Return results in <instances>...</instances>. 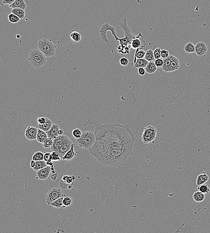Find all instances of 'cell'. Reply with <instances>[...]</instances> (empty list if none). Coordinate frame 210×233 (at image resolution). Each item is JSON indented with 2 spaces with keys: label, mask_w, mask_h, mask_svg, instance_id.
Returning a JSON list of instances; mask_svg holds the SVG:
<instances>
[{
  "label": "cell",
  "mask_w": 210,
  "mask_h": 233,
  "mask_svg": "<svg viewBox=\"0 0 210 233\" xmlns=\"http://www.w3.org/2000/svg\"><path fill=\"white\" fill-rule=\"evenodd\" d=\"M96 141L89 149L90 153L107 150H124L132 153L136 138L128 125L96 124Z\"/></svg>",
  "instance_id": "1"
},
{
  "label": "cell",
  "mask_w": 210,
  "mask_h": 233,
  "mask_svg": "<svg viewBox=\"0 0 210 233\" xmlns=\"http://www.w3.org/2000/svg\"><path fill=\"white\" fill-rule=\"evenodd\" d=\"M73 143L67 136L59 135L54 140V143L50 149L52 151L57 152L62 159L63 156L71 149Z\"/></svg>",
  "instance_id": "2"
},
{
  "label": "cell",
  "mask_w": 210,
  "mask_h": 233,
  "mask_svg": "<svg viewBox=\"0 0 210 233\" xmlns=\"http://www.w3.org/2000/svg\"><path fill=\"white\" fill-rule=\"evenodd\" d=\"M46 57L39 49H33L29 52L28 60L33 67L39 69L46 63Z\"/></svg>",
  "instance_id": "3"
},
{
  "label": "cell",
  "mask_w": 210,
  "mask_h": 233,
  "mask_svg": "<svg viewBox=\"0 0 210 233\" xmlns=\"http://www.w3.org/2000/svg\"><path fill=\"white\" fill-rule=\"evenodd\" d=\"M95 132L91 131H84L82 132L81 137L77 139L76 143L81 149H89L93 146L96 141Z\"/></svg>",
  "instance_id": "4"
},
{
  "label": "cell",
  "mask_w": 210,
  "mask_h": 233,
  "mask_svg": "<svg viewBox=\"0 0 210 233\" xmlns=\"http://www.w3.org/2000/svg\"><path fill=\"white\" fill-rule=\"evenodd\" d=\"M38 48L47 57H51L55 56L57 46L51 40L44 39L40 40L38 43Z\"/></svg>",
  "instance_id": "5"
},
{
  "label": "cell",
  "mask_w": 210,
  "mask_h": 233,
  "mask_svg": "<svg viewBox=\"0 0 210 233\" xmlns=\"http://www.w3.org/2000/svg\"><path fill=\"white\" fill-rule=\"evenodd\" d=\"M157 130L153 126L149 125L144 128L142 135V140L145 144L153 143L157 137Z\"/></svg>",
  "instance_id": "6"
},
{
  "label": "cell",
  "mask_w": 210,
  "mask_h": 233,
  "mask_svg": "<svg viewBox=\"0 0 210 233\" xmlns=\"http://www.w3.org/2000/svg\"><path fill=\"white\" fill-rule=\"evenodd\" d=\"M108 31H110L112 32V34L114 37L115 40L116 41H118L119 38L117 36L115 27L111 25L108 22H106L105 23L102 25L101 27L99 30L100 37L102 41L105 43H106L107 45H110V41L107 38V32Z\"/></svg>",
  "instance_id": "7"
},
{
  "label": "cell",
  "mask_w": 210,
  "mask_h": 233,
  "mask_svg": "<svg viewBox=\"0 0 210 233\" xmlns=\"http://www.w3.org/2000/svg\"><path fill=\"white\" fill-rule=\"evenodd\" d=\"M117 25L120 26L123 29L125 37H127L131 41L137 37L144 38V36L140 32L137 34H134L132 33L131 29L129 27L127 23V20L126 19H124V20L120 23H117Z\"/></svg>",
  "instance_id": "8"
},
{
  "label": "cell",
  "mask_w": 210,
  "mask_h": 233,
  "mask_svg": "<svg viewBox=\"0 0 210 233\" xmlns=\"http://www.w3.org/2000/svg\"><path fill=\"white\" fill-rule=\"evenodd\" d=\"M65 195L62 193L61 189L59 188H54L48 191L46 195V200L50 205L52 202L61 197H65Z\"/></svg>",
  "instance_id": "9"
},
{
  "label": "cell",
  "mask_w": 210,
  "mask_h": 233,
  "mask_svg": "<svg viewBox=\"0 0 210 233\" xmlns=\"http://www.w3.org/2000/svg\"><path fill=\"white\" fill-rule=\"evenodd\" d=\"M207 45L204 42L200 41L195 45V53L199 57H203L207 52Z\"/></svg>",
  "instance_id": "10"
},
{
  "label": "cell",
  "mask_w": 210,
  "mask_h": 233,
  "mask_svg": "<svg viewBox=\"0 0 210 233\" xmlns=\"http://www.w3.org/2000/svg\"><path fill=\"white\" fill-rule=\"evenodd\" d=\"M38 128L34 126H28L27 128L25 133V135L29 140H34L37 139Z\"/></svg>",
  "instance_id": "11"
},
{
  "label": "cell",
  "mask_w": 210,
  "mask_h": 233,
  "mask_svg": "<svg viewBox=\"0 0 210 233\" xmlns=\"http://www.w3.org/2000/svg\"><path fill=\"white\" fill-rule=\"evenodd\" d=\"M50 172H51V166L47 165L45 168L36 172L37 178L41 180L47 179L50 176Z\"/></svg>",
  "instance_id": "12"
},
{
  "label": "cell",
  "mask_w": 210,
  "mask_h": 233,
  "mask_svg": "<svg viewBox=\"0 0 210 233\" xmlns=\"http://www.w3.org/2000/svg\"><path fill=\"white\" fill-rule=\"evenodd\" d=\"M59 129V125L53 124L50 130L46 132L48 138H51L53 140L56 139L59 135L58 132Z\"/></svg>",
  "instance_id": "13"
},
{
  "label": "cell",
  "mask_w": 210,
  "mask_h": 233,
  "mask_svg": "<svg viewBox=\"0 0 210 233\" xmlns=\"http://www.w3.org/2000/svg\"><path fill=\"white\" fill-rule=\"evenodd\" d=\"M146 45V43L145 42L140 48L136 50L135 52V57H134V64L135 63L137 59H141V58H144L146 52L145 50H143V48Z\"/></svg>",
  "instance_id": "14"
},
{
  "label": "cell",
  "mask_w": 210,
  "mask_h": 233,
  "mask_svg": "<svg viewBox=\"0 0 210 233\" xmlns=\"http://www.w3.org/2000/svg\"><path fill=\"white\" fill-rule=\"evenodd\" d=\"M75 144L73 143L70 150L63 156L62 159V160H69L73 159L75 156L77 155V153H76L75 151Z\"/></svg>",
  "instance_id": "15"
},
{
  "label": "cell",
  "mask_w": 210,
  "mask_h": 233,
  "mask_svg": "<svg viewBox=\"0 0 210 233\" xmlns=\"http://www.w3.org/2000/svg\"><path fill=\"white\" fill-rule=\"evenodd\" d=\"M170 57L171 70L172 72L176 71L180 67V62L177 57L170 55Z\"/></svg>",
  "instance_id": "16"
},
{
  "label": "cell",
  "mask_w": 210,
  "mask_h": 233,
  "mask_svg": "<svg viewBox=\"0 0 210 233\" xmlns=\"http://www.w3.org/2000/svg\"><path fill=\"white\" fill-rule=\"evenodd\" d=\"M209 180V177L206 172H204L198 175L197 178L196 184L198 186L205 183Z\"/></svg>",
  "instance_id": "17"
},
{
  "label": "cell",
  "mask_w": 210,
  "mask_h": 233,
  "mask_svg": "<svg viewBox=\"0 0 210 233\" xmlns=\"http://www.w3.org/2000/svg\"><path fill=\"white\" fill-rule=\"evenodd\" d=\"M52 121L48 118H46V121L44 124L38 125V129L44 130L45 132H47L49 131L52 126Z\"/></svg>",
  "instance_id": "18"
},
{
  "label": "cell",
  "mask_w": 210,
  "mask_h": 233,
  "mask_svg": "<svg viewBox=\"0 0 210 233\" xmlns=\"http://www.w3.org/2000/svg\"><path fill=\"white\" fill-rule=\"evenodd\" d=\"M9 7L13 8H21L23 10H25L27 8V5L24 0H16L15 1L10 5Z\"/></svg>",
  "instance_id": "19"
},
{
  "label": "cell",
  "mask_w": 210,
  "mask_h": 233,
  "mask_svg": "<svg viewBox=\"0 0 210 233\" xmlns=\"http://www.w3.org/2000/svg\"><path fill=\"white\" fill-rule=\"evenodd\" d=\"M149 61L144 58L137 59L135 63L134 64V68H144L147 66Z\"/></svg>",
  "instance_id": "20"
},
{
  "label": "cell",
  "mask_w": 210,
  "mask_h": 233,
  "mask_svg": "<svg viewBox=\"0 0 210 233\" xmlns=\"http://www.w3.org/2000/svg\"><path fill=\"white\" fill-rule=\"evenodd\" d=\"M47 138H48V136H47L46 132H45L44 130L40 129H38L36 140L39 143L43 144L44 141Z\"/></svg>",
  "instance_id": "21"
},
{
  "label": "cell",
  "mask_w": 210,
  "mask_h": 233,
  "mask_svg": "<svg viewBox=\"0 0 210 233\" xmlns=\"http://www.w3.org/2000/svg\"><path fill=\"white\" fill-rule=\"evenodd\" d=\"M164 61V64L162 67V70L166 73L171 72L170 66V57H169L163 59Z\"/></svg>",
  "instance_id": "22"
},
{
  "label": "cell",
  "mask_w": 210,
  "mask_h": 233,
  "mask_svg": "<svg viewBox=\"0 0 210 233\" xmlns=\"http://www.w3.org/2000/svg\"><path fill=\"white\" fill-rule=\"evenodd\" d=\"M146 71L147 73L149 74H152L155 73L157 70V67L155 64L154 61L149 62L147 66L145 67Z\"/></svg>",
  "instance_id": "23"
},
{
  "label": "cell",
  "mask_w": 210,
  "mask_h": 233,
  "mask_svg": "<svg viewBox=\"0 0 210 233\" xmlns=\"http://www.w3.org/2000/svg\"><path fill=\"white\" fill-rule=\"evenodd\" d=\"M184 51L186 54H190L195 52V46L192 42H189L185 45Z\"/></svg>",
  "instance_id": "24"
},
{
  "label": "cell",
  "mask_w": 210,
  "mask_h": 233,
  "mask_svg": "<svg viewBox=\"0 0 210 233\" xmlns=\"http://www.w3.org/2000/svg\"><path fill=\"white\" fill-rule=\"evenodd\" d=\"M193 198L195 202H202L204 200L205 195L201 191H196L193 194Z\"/></svg>",
  "instance_id": "25"
},
{
  "label": "cell",
  "mask_w": 210,
  "mask_h": 233,
  "mask_svg": "<svg viewBox=\"0 0 210 233\" xmlns=\"http://www.w3.org/2000/svg\"><path fill=\"white\" fill-rule=\"evenodd\" d=\"M11 13L19 17L20 19H23L25 16V10L21 8H13L11 10Z\"/></svg>",
  "instance_id": "26"
},
{
  "label": "cell",
  "mask_w": 210,
  "mask_h": 233,
  "mask_svg": "<svg viewBox=\"0 0 210 233\" xmlns=\"http://www.w3.org/2000/svg\"><path fill=\"white\" fill-rule=\"evenodd\" d=\"M63 197H61L58 199L53 201L51 203L50 205L57 209H60V208H66L63 205Z\"/></svg>",
  "instance_id": "27"
},
{
  "label": "cell",
  "mask_w": 210,
  "mask_h": 233,
  "mask_svg": "<svg viewBox=\"0 0 210 233\" xmlns=\"http://www.w3.org/2000/svg\"><path fill=\"white\" fill-rule=\"evenodd\" d=\"M47 165L46 162L44 160L36 161V166L33 169L35 171L37 172L41 169L46 167Z\"/></svg>",
  "instance_id": "28"
},
{
  "label": "cell",
  "mask_w": 210,
  "mask_h": 233,
  "mask_svg": "<svg viewBox=\"0 0 210 233\" xmlns=\"http://www.w3.org/2000/svg\"><path fill=\"white\" fill-rule=\"evenodd\" d=\"M140 37H137L135 38L131 42V48L134 50H136L140 48L142 46L141 40H140Z\"/></svg>",
  "instance_id": "29"
},
{
  "label": "cell",
  "mask_w": 210,
  "mask_h": 233,
  "mask_svg": "<svg viewBox=\"0 0 210 233\" xmlns=\"http://www.w3.org/2000/svg\"><path fill=\"white\" fill-rule=\"evenodd\" d=\"M70 37L72 40L75 42H79L82 39V36L80 33L77 31H73L70 35Z\"/></svg>",
  "instance_id": "30"
},
{
  "label": "cell",
  "mask_w": 210,
  "mask_h": 233,
  "mask_svg": "<svg viewBox=\"0 0 210 233\" xmlns=\"http://www.w3.org/2000/svg\"><path fill=\"white\" fill-rule=\"evenodd\" d=\"M145 59L148 61L149 62L153 61L155 60V57H154V51L152 50H148L146 52L145 55L144 57Z\"/></svg>",
  "instance_id": "31"
},
{
  "label": "cell",
  "mask_w": 210,
  "mask_h": 233,
  "mask_svg": "<svg viewBox=\"0 0 210 233\" xmlns=\"http://www.w3.org/2000/svg\"><path fill=\"white\" fill-rule=\"evenodd\" d=\"M62 180L69 184L74 185L76 177L75 175H65L62 178Z\"/></svg>",
  "instance_id": "32"
},
{
  "label": "cell",
  "mask_w": 210,
  "mask_h": 233,
  "mask_svg": "<svg viewBox=\"0 0 210 233\" xmlns=\"http://www.w3.org/2000/svg\"><path fill=\"white\" fill-rule=\"evenodd\" d=\"M44 153L41 151H37L33 154L32 160L35 161L44 160Z\"/></svg>",
  "instance_id": "33"
},
{
  "label": "cell",
  "mask_w": 210,
  "mask_h": 233,
  "mask_svg": "<svg viewBox=\"0 0 210 233\" xmlns=\"http://www.w3.org/2000/svg\"><path fill=\"white\" fill-rule=\"evenodd\" d=\"M197 189L199 191H201L204 194H208L210 192V189L209 186L205 184L200 186Z\"/></svg>",
  "instance_id": "34"
},
{
  "label": "cell",
  "mask_w": 210,
  "mask_h": 233,
  "mask_svg": "<svg viewBox=\"0 0 210 233\" xmlns=\"http://www.w3.org/2000/svg\"><path fill=\"white\" fill-rule=\"evenodd\" d=\"M8 19L10 22L13 23H17L20 21L21 20L19 17H17L15 14L12 13L8 16Z\"/></svg>",
  "instance_id": "35"
},
{
  "label": "cell",
  "mask_w": 210,
  "mask_h": 233,
  "mask_svg": "<svg viewBox=\"0 0 210 233\" xmlns=\"http://www.w3.org/2000/svg\"><path fill=\"white\" fill-rule=\"evenodd\" d=\"M73 200L70 196H65L63 197V205L66 207H69L72 204Z\"/></svg>",
  "instance_id": "36"
},
{
  "label": "cell",
  "mask_w": 210,
  "mask_h": 233,
  "mask_svg": "<svg viewBox=\"0 0 210 233\" xmlns=\"http://www.w3.org/2000/svg\"><path fill=\"white\" fill-rule=\"evenodd\" d=\"M59 185L61 188L63 189H71L72 188L73 186V185L69 184L62 179L60 181Z\"/></svg>",
  "instance_id": "37"
},
{
  "label": "cell",
  "mask_w": 210,
  "mask_h": 233,
  "mask_svg": "<svg viewBox=\"0 0 210 233\" xmlns=\"http://www.w3.org/2000/svg\"><path fill=\"white\" fill-rule=\"evenodd\" d=\"M53 143H54V140L53 139L47 138L44 141V143H43V146H44V148L47 149V148H50L53 145Z\"/></svg>",
  "instance_id": "38"
},
{
  "label": "cell",
  "mask_w": 210,
  "mask_h": 233,
  "mask_svg": "<svg viewBox=\"0 0 210 233\" xmlns=\"http://www.w3.org/2000/svg\"><path fill=\"white\" fill-rule=\"evenodd\" d=\"M72 135L74 138L76 139H80L81 137L82 132L79 128H76L72 130Z\"/></svg>",
  "instance_id": "39"
},
{
  "label": "cell",
  "mask_w": 210,
  "mask_h": 233,
  "mask_svg": "<svg viewBox=\"0 0 210 233\" xmlns=\"http://www.w3.org/2000/svg\"><path fill=\"white\" fill-rule=\"evenodd\" d=\"M52 156V160L54 161H60L61 160V158L60 157L59 154L55 151H52L51 153Z\"/></svg>",
  "instance_id": "40"
},
{
  "label": "cell",
  "mask_w": 210,
  "mask_h": 233,
  "mask_svg": "<svg viewBox=\"0 0 210 233\" xmlns=\"http://www.w3.org/2000/svg\"><path fill=\"white\" fill-rule=\"evenodd\" d=\"M161 51L160 48H157L154 51V57L155 59H158L161 57Z\"/></svg>",
  "instance_id": "41"
},
{
  "label": "cell",
  "mask_w": 210,
  "mask_h": 233,
  "mask_svg": "<svg viewBox=\"0 0 210 233\" xmlns=\"http://www.w3.org/2000/svg\"><path fill=\"white\" fill-rule=\"evenodd\" d=\"M129 62V60H128L127 57H121L120 59V61H119V63L121 64V65L122 66H126L128 65Z\"/></svg>",
  "instance_id": "42"
},
{
  "label": "cell",
  "mask_w": 210,
  "mask_h": 233,
  "mask_svg": "<svg viewBox=\"0 0 210 233\" xmlns=\"http://www.w3.org/2000/svg\"><path fill=\"white\" fill-rule=\"evenodd\" d=\"M44 160L46 162H51L52 161V156L51 153H45L44 154Z\"/></svg>",
  "instance_id": "43"
},
{
  "label": "cell",
  "mask_w": 210,
  "mask_h": 233,
  "mask_svg": "<svg viewBox=\"0 0 210 233\" xmlns=\"http://www.w3.org/2000/svg\"><path fill=\"white\" fill-rule=\"evenodd\" d=\"M170 52L169 51L166 50H162L161 51V57L163 59L167 58L170 56Z\"/></svg>",
  "instance_id": "44"
},
{
  "label": "cell",
  "mask_w": 210,
  "mask_h": 233,
  "mask_svg": "<svg viewBox=\"0 0 210 233\" xmlns=\"http://www.w3.org/2000/svg\"><path fill=\"white\" fill-rule=\"evenodd\" d=\"M155 63L157 67H162L164 64V61L162 59L160 58L158 59H156L155 61Z\"/></svg>",
  "instance_id": "45"
},
{
  "label": "cell",
  "mask_w": 210,
  "mask_h": 233,
  "mask_svg": "<svg viewBox=\"0 0 210 233\" xmlns=\"http://www.w3.org/2000/svg\"><path fill=\"white\" fill-rule=\"evenodd\" d=\"M15 1L16 0H3L1 6H4L5 5H9L10 6L13 4Z\"/></svg>",
  "instance_id": "46"
},
{
  "label": "cell",
  "mask_w": 210,
  "mask_h": 233,
  "mask_svg": "<svg viewBox=\"0 0 210 233\" xmlns=\"http://www.w3.org/2000/svg\"><path fill=\"white\" fill-rule=\"evenodd\" d=\"M146 72V71L145 68H140L138 69V73L140 75H145Z\"/></svg>",
  "instance_id": "47"
},
{
  "label": "cell",
  "mask_w": 210,
  "mask_h": 233,
  "mask_svg": "<svg viewBox=\"0 0 210 233\" xmlns=\"http://www.w3.org/2000/svg\"><path fill=\"white\" fill-rule=\"evenodd\" d=\"M37 121L39 124H44L46 121V118L45 117H40L37 119Z\"/></svg>",
  "instance_id": "48"
},
{
  "label": "cell",
  "mask_w": 210,
  "mask_h": 233,
  "mask_svg": "<svg viewBox=\"0 0 210 233\" xmlns=\"http://www.w3.org/2000/svg\"><path fill=\"white\" fill-rule=\"evenodd\" d=\"M36 161L35 160H31V163H30V166H31V167L32 169H33L34 167L36 166Z\"/></svg>",
  "instance_id": "49"
},
{
  "label": "cell",
  "mask_w": 210,
  "mask_h": 233,
  "mask_svg": "<svg viewBox=\"0 0 210 233\" xmlns=\"http://www.w3.org/2000/svg\"><path fill=\"white\" fill-rule=\"evenodd\" d=\"M57 174L56 173H54V174H52L51 175V178L52 179V180H56L57 179Z\"/></svg>",
  "instance_id": "50"
},
{
  "label": "cell",
  "mask_w": 210,
  "mask_h": 233,
  "mask_svg": "<svg viewBox=\"0 0 210 233\" xmlns=\"http://www.w3.org/2000/svg\"><path fill=\"white\" fill-rule=\"evenodd\" d=\"M58 132L59 135H63L64 131L62 129H59Z\"/></svg>",
  "instance_id": "51"
},
{
  "label": "cell",
  "mask_w": 210,
  "mask_h": 233,
  "mask_svg": "<svg viewBox=\"0 0 210 233\" xmlns=\"http://www.w3.org/2000/svg\"><path fill=\"white\" fill-rule=\"evenodd\" d=\"M2 1H3V0H0V5L1 6L2 5Z\"/></svg>",
  "instance_id": "52"
}]
</instances>
